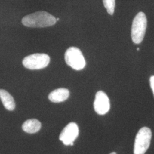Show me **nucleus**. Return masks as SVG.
I'll return each mask as SVG.
<instances>
[{"instance_id": "f257e3e1", "label": "nucleus", "mask_w": 154, "mask_h": 154, "mask_svg": "<svg viewBox=\"0 0 154 154\" xmlns=\"http://www.w3.org/2000/svg\"><path fill=\"white\" fill-rule=\"evenodd\" d=\"M57 22L54 16L47 11H38L24 17L22 24L29 28H46L55 25Z\"/></svg>"}, {"instance_id": "f03ea898", "label": "nucleus", "mask_w": 154, "mask_h": 154, "mask_svg": "<svg viewBox=\"0 0 154 154\" xmlns=\"http://www.w3.org/2000/svg\"><path fill=\"white\" fill-rule=\"evenodd\" d=\"M147 24L146 14L142 11L138 13L133 20L131 28V38L135 44H139L142 42L146 33Z\"/></svg>"}, {"instance_id": "7ed1b4c3", "label": "nucleus", "mask_w": 154, "mask_h": 154, "mask_svg": "<svg viewBox=\"0 0 154 154\" xmlns=\"http://www.w3.org/2000/svg\"><path fill=\"white\" fill-rule=\"evenodd\" d=\"M151 138L152 132L149 128L143 127L140 128L135 140L134 154H145L150 146Z\"/></svg>"}, {"instance_id": "20e7f679", "label": "nucleus", "mask_w": 154, "mask_h": 154, "mask_svg": "<svg viewBox=\"0 0 154 154\" xmlns=\"http://www.w3.org/2000/svg\"><path fill=\"white\" fill-rule=\"evenodd\" d=\"M66 64L77 71L81 70L86 66V61L81 50L76 47H70L65 54Z\"/></svg>"}, {"instance_id": "39448f33", "label": "nucleus", "mask_w": 154, "mask_h": 154, "mask_svg": "<svg viewBox=\"0 0 154 154\" xmlns=\"http://www.w3.org/2000/svg\"><path fill=\"white\" fill-rule=\"evenodd\" d=\"M49 56L44 53H35L25 57L22 61L23 66L30 70H39L49 64Z\"/></svg>"}, {"instance_id": "423d86ee", "label": "nucleus", "mask_w": 154, "mask_h": 154, "mask_svg": "<svg viewBox=\"0 0 154 154\" xmlns=\"http://www.w3.org/2000/svg\"><path fill=\"white\" fill-rule=\"evenodd\" d=\"M78 135L79 128L77 123L71 122L62 131L60 135V140L66 146H72Z\"/></svg>"}, {"instance_id": "0eeeda50", "label": "nucleus", "mask_w": 154, "mask_h": 154, "mask_svg": "<svg viewBox=\"0 0 154 154\" xmlns=\"http://www.w3.org/2000/svg\"><path fill=\"white\" fill-rule=\"evenodd\" d=\"M94 108L95 111L101 116L105 115L109 111L110 99L105 92L99 91L97 93L94 102Z\"/></svg>"}, {"instance_id": "6e6552de", "label": "nucleus", "mask_w": 154, "mask_h": 154, "mask_svg": "<svg viewBox=\"0 0 154 154\" xmlns=\"http://www.w3.org/2000/svg\"><path fill=\"white\" fill-rule=\"evenodd\" d=\"M70 95V91L68 89L60 88L55 89L49 95V99L53 103H60L68 99Z\"/></svg>"}, {"instance_id": "1a4fd4ad", "label": "nucleus", "mask_w": 154, "mask_h": 154, "mask_svg": "<svg viewBox=\"0 0 154 154\" xmlns=\"http://www.w3.org/2000/svg\"><path fill=\"white\" fill-rule=\"evenodd\" d=\"M0 99L6 110L13 111L15 109L14 100L11 95L5 90L0 89Z\"/></svg>"}, {"instance_id": "9d476101", "label": "nucleus", "mask_w": 154, "mask_h": 154, "mask_svg": "<svg viewBox=\"0 0 154 154\" xmlns=\"http://www.w3.org/2000/svg\"><path fill=\"white\" fill-rule=\"evenodd\" d=\"M22 130L29 134L38 132L41 128V123L36 119H30L25 122L22 125Z\"/></svg>"}, {"instance_id": "9b49d317", "label": "nucleus", "mask_w": 154, "mask_h": 154, "mask_svg": "<svg viewBox=\"0 0 154 154\" xmlns=\"http://www.w3.org/2000/svg\"><path fill=\"white\" fill-rule=\"evenodd\" d=\"M103 3L107 13L110 15H113L116 7V0H103Z\"/></svg>"}, {"instance_id": "f8f14e48", "label": "nucleus", "mask_w": 154, "mask_h": 154, "mask_svg": "<svg viewBox=\"0 0 154 154\" xmlns=\"http://www.w3.org/2000/svg\"><path fill=\"white\" fill-rule=\"evenodd\" d=\"M149 83H150V86L152 89V91L153 92L154 96V75L151 76L149 79Z\"/></svg>"}, {"instance_id": "ddd939ff", "label": "nucleus", "mask_w": 154, "mask_h": 154, "mask_svg": "<svg viewBox=\"0 0 154 154\" xmlns=\"http://www.w3.org/2000/svg\"><path fill=\"white\" fill-rule=\"evenodd\" d=\"M56 20H57V21H59V20H60V18H57V19H56Z\"/></svg>"}, {"instance_id": "4468645a", "label": "nucleus", "mask_w": 154, "mask_h": 154, "mask_svg": "<svg viewBox=\"0 0 154 154\" xmlns=\"http://www.w3.org/2000/svg\"><path fill=\"white\" fill-rule=\"evenodd\" d=\"M116 154V153L115 152H112V153H111V154Z\"/></svg>"}, {"instance_id": "2eb2a0df", "label": "nucleus", "mask_w": 154, "mask_h": 154, "mask_svg": "<svg viewBox=\"0 0 154 154\" xmlns=\"http://www.w3.org/2000/svg\"><path fill=\"white\" fill-rule=\"evenodd\" d=\"M137 50H138V51H139V48H137Z\"/></svg>"}]
</instances>
